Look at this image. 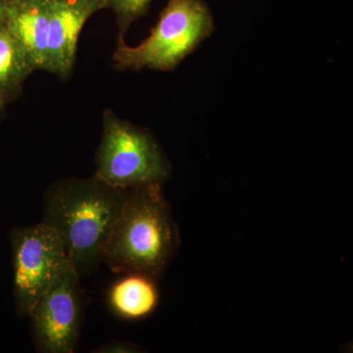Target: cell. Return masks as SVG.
<instances>
[{"label":"cell","instance_id":"277c9868","mask_svg":"<svg viewBox=\"0 0 353 353\" xmlns=\"http://www.w3.org/2000/svg\"><path fill=\"white\" fill-rule=\"evenodd\" d=\"M94 176L122 190L163 185L170 178L171 165L152 132L121 119L106 109Z\"/></svg>","mask_w":353,"mask_h":353},{"label":"cell","instance_id":"3957f363","mask_svg":"<svg viewBox=\"0 0 353 353\" xmlns=\"http://www.w3.org/2000/svg\"><path fill=\"white\" fill-rule=\"evenodd\" d=\"M213 31L212 14L203 0H169L150 36L138 46L118 38L114 69L174 71Z\"/></svg>","mask_w":353,"mask_h":353},{"label":"cell","instance_id":"5b68a950","mask_svg":"<svg viewBox=\"0 0 353 353\" xmlns=\"http://www.w3.org/2000/svg\"><path fill=\"white\" fill-rule=\"evenodd\" d=\"M11 243L16 308L21 317L28 318L39 297L71 263L59 236L43 222L13 230Z\"/></svg>","mask_w":353,"mask_h":353},{"label":"cell","instance_id":"52a82bcc","mask_svg":"<svg viewBox=\"0 0 353 353\" xmlns=\"http://www.w3.org/2000/svg\"><path fill=\"white\" fill-rule=\"evenodd\" d=\"M48 12V71L67 80L75 66L77 46L83 26L108 9V0H46Z\"/></svg>","mask_w":353,"mask_h":353},{"label":"cell","instance_id":"30bf717a","mask_svg":"<svg viewBox=\"0 0 353 353\" xmlns=\"http://www.w3.org/2000/svg\"><path fill=\"white\" fill-rule=\"evenodd\" d=\"M34 71L17 39L6 27L0 28V104L3 108L20 97Z\"/></svg>","mask_w":353,"mask_h":353},{"label":"cell","instance_id":"7c38bea8","mask_svg":"<svg viewBox=\"0 0 353 353\" xmlns=\"http://www.w3.org/2000/svg\"><path fill=\"white\" fill-rule=\"evenodd\" d=\"M139 347L130 341H113L94 350L95 353H132L139 352Z\"/></svg>","mask_w":353,"mask_h":353},{"label":"cell","instance_id":"4fadbf2b","mask_svg":"<svg viewBox=\"0 0 353 353\" xmlns=\"http://www.w3.org/2000/svg\"><path fill=\"white\" fill-rule=\"evenodd\" d=\"M6 0H0V28L6 27Z\"/></svg>","mask_w":353,"mask_h":353},{"label":"cell","instance_id":"8fae6325","mask_svg":"<svg viewBox=\"0 0 353 353\" xmlns=\"http://www.w3.org/2000/svg\"><path fill=\"white\" fill-rule=\"evenodd\" d=\"M153 0H108V9H111L116 16L119 34L124 38L132 23L145 16Z\"/></svg>","mask_w":353,"mask_h":353},{"label":"cell","instance_id":"8992f818","mask_svg":"<svg viewBox=\"0 0 353 353\" xmlns=\"http://www.w3.org/2000/svg\"><path fill=\"white\" fill-rule=\"evenodd\" d=\"M80 276L70 264L32 306V341L41 353L75 352L82 329Z\"/></svg>","mask_w":353,"mask_h":353},{"label":"cell","instance_id":"6da1fadb","mask_svg":"<svg viewBox=\"0 0 353 353\" xmlns=\"http://www.w3.org/2000/svg\"><path fill=\"white\" fill-rule=\"evenodd\" d=\"M127 190L111 187L94 176L62 179L46 190L41 222L59 236L80 278L102 261L104 245Z\"/></svg>","mask_w":353,"mask_h":353},{"label":"cell","instance_id":"ba28073f","mask_svg":"<svg viewBox=\"0 0 353 353\" xmlns=\"http://www.w3.org/2000/svg\"><path fill=\"white\" fill-rule=\"evenodd\" d=\"M6 28L24 50L34 71H48L46 0H6Z\"/></svg>","mask_w":353,"mask_h":353},{"label":"cell","instance_id":"9c48e42d","mask_svg":"<svg viewBox=\"0 0 353 353\" xmlns=\"http://www.w3.org/2000/svg\"><path fill=\"white\" fill-rule=\"evenodd\" d=\"M154 279L141 273H127L111 287L108 303L119 317L139 320L148 317L159 301Z\"/></svg>","mask_w":353,"mask_h":353},{"label":"cell","instance_id":"7a4b0ae2","mask_svg":"<svg viewBox=\"0 0 353 353\" xmlns=\"http://www.w3.org/2000/svg\"><path fill=\"white\" fill-rule=\"evenodd\" d=\"M178 229L162 185L128 189L102 252L115 273L161 277L179 245Z\"/></svg>","mask_w":353,"mask_h":353},{"label":"cell","instance_id":"5bb4252c","mask_svg":"<svg viewBox=\"0 0 353 353\" xmlns=\"http://www.w3.org/2000/svg\"><path fill=\"white\" fill-rule=\"evenodd\" d=\"M4 112H6V108H3V106L0 104V119H1L2 115H3Z\"/></svg>","mask_w":353,"mask_h":353}]
</instances>
